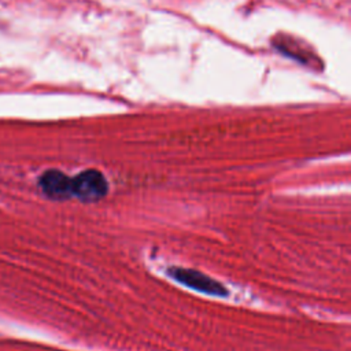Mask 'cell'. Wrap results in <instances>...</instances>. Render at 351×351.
I'll use <instances>...</instances> for the list:
<instances>
[{"instance_id": "obj_1", "label": "cell", "mask_w": 351, "mask_h": 351, "mask_svg": "<svg viewBox=\"0 0 351 351\" xmlns=\"http://www.w3.org/2000/svg\"><path fill=\"white\" fill-rule=\"evenodd\" d=\"M108 185L104 176L97 170H85L71 178V192L84 202H96L107 193Z\"/></svg>"}, {"instance_id": "obj_2", "label": "cell", "mask_w": 351, "mask_h": 351, "mask_svg": "<svg viewBox=\"0 0 351 351\" xmlns=\"http://www.w3.org/2000/svg\"><path fill=\"white\" fill-rule=\"evenodd\" d=\"M170 276L173 278H176L177 281L182 282L184 285L200 291V292H206L210 295H217V296H223L226 295V289L225 287H222L219 282L214 281L213 278L191 270V269H181V267H173L170 270Z\"/></svg>"}, {"instance_id": "obj_3", "label": "cell", "mask_w": 351, "mask_h": 351, "mask_svg": "<svg viewBox=\"0 0 351 351\" xmlns=\"http://www.w3.org/2000/svg\"><path fill=\"white\" fill-rule=\"evenodd\" d=\"M41 191L51 199L62 200L70 197L71 192V178L59 170H47L41 174L38 180Z\"/></svg>"}]
</instances>
